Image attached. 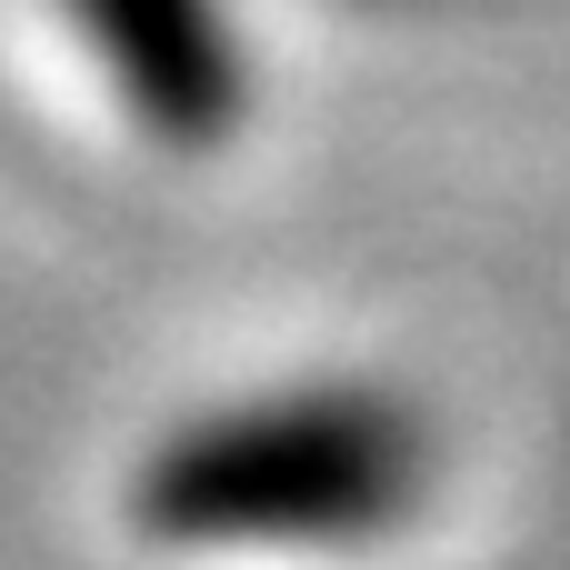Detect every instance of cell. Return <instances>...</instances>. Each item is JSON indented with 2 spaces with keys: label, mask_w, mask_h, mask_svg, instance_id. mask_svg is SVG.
<instances>
[{
  "label": "cell",
  "mask_w": 570,
  "mask_h": 570,
  "mask_svg": "<svg viewBox=\"0 0 570 570\" xmlns=\"http://www.w3.org/2000/svg\"><path fill=\"white\" fill-rule=\"evenodd\" d=\"M441 491V431L401 381L301 371L190 401L130 461V521L160 551L341 561L401 541Z\"/></svg>",
  "instance_id": "obj_1"
},
{
  "label": "cell",
  "mask_w": 570,
  "mask_h": 570,
  "mask_svg": "<svg viewBox=\"0 0 570 570\" xmlns=\"http://www.w3.org/2000/svg\"><path fill=\"white\" fill-rule=\"evenodd\" d=\"M60 20L80 30L90 70L160 150L200 160V150L240 140V120L261 100L240 0H60Z\"/></svg>",
  "instance_id": "obj_2"
}]
</instances>
